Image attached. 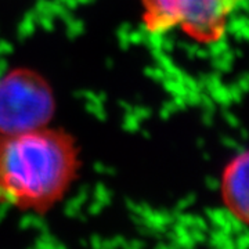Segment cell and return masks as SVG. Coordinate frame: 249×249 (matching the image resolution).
Here are the masks:
<instances>
[{
  "mask_svg": "<svg viewBox=\"0 0 249 249\" xmlns=\"http://www.w3.org/2000/svg\"><path fill=\"white\" fill-rule=\"evenodd\" d=\"M80 168L78 142L64 129L49 124L0 133V204L47 214L68 196Z\"/></svg>",
  "mask_w": 249,
  "mask_h": 249,
  "instance_id": "6da1fadb",
  "label": "cell"
},
{
  "mask_svg": "<svg viewBox=\"0 0 249 249\" xmlns=\"http://www.w3.org/2000/svg\"><path fill=\"white\" fill-rule=\"evenodd\" d=\"M245 0H140L142 21L151 35L178 29L201 45L220 42Z\"/></svg>",
  "mask_w": 249,
  "mask_h": 249,
  "instance_id": "7a4b0ae2",
  "label": "cell"
},
{
  "mask_svg": "<svg viewBox=\"0 0 249 249\" xmlns=\"http://www.w3.org/2000/svg\"><path fill=\"white\" fill-rule=\"evenodd\" d=\"M55 109L53 88L42 73L18 67L0 76V133L49 126Z\"/></svg>",
  "mask_w": 249,
  "mask_h": 249,
  "instance_id": "3957f363",
  "label": "cell"
},
{
  "mask_svg": "<svg viewBox=\"0 0 249 249\" xmlns=\"http://www.w3.org/2000/svg\"><path fill=\"white\" fill-rule=\"evenodd\" d=\"M248 151L237 152L223 168L220 199L226 212L242 226L249 220Z\"/></svg>",
  "mask_w": 249,
  "mask_h": 249,
  "instance_id": "277c9868",
  "label": "cell"
}]
</instances>
